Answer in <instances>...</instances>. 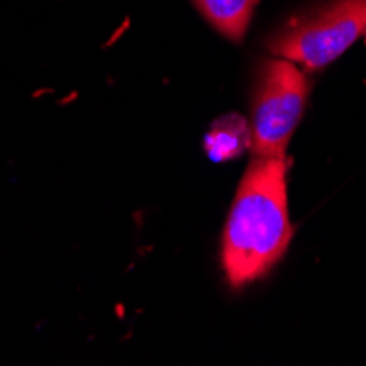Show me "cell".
Masks as SVG:
<instances>
[{
	"instance_id": "obj_3",
	"label": "cell",
	"mask_w": 366,
	"mask_h": 366,
	"mask_svg": "<svg viewBox=\"0 0 366 366\" xmlns=\"http://www.w3.org/2000/svg\"><path fill=\"white\" fill-rule=\"evenodd\" d=\"M310 97V81L290 59L263 61L252 97L254 156H285Z\"/></svg>"
},
{
	"instance_id": "obj_4",
	"label": "cell",
	"mask_w": 366,
	"mask_h": 366,
	"mask_svg": "<svg viewBox=\"0 0 366 366\" xmlns=\"http://www.w3.org/2000/svg\"><path fill=\"white\" fill-rule=\"evenodd\" d=\"M252 145L250 123L242 114L219 117L204 139V152L215 162H226L242 156Z\"/></svg>"
},
{
	"instance_id": "obj_5",
	"label": "cell",
	"mask_w": 366,
	"mask_h": 366,
	"mask_svg": "<svg viewBox=\"0 0 366 366\" xmlns=\"http://www.w3.org/2000/svg\"><path fill=\"white\" fill-rule=\"evenodd\" d=\"M191 3L213 29L232 42L244 40L257 7V0H191Z\"/></svg>"
},
{
	"instance_id": "obj_1",
	"label": "cell",
	"mask_w": 366,
	"mask_h": 366,
	"mask_svg": "<svg viewBox=\"0 0 366 366\" xmlns=\"http://www.w3.org/2000/svg\"><path fill=\"white\" fill-rule=\"evenodd\" d=\"M285 156H257L246 169L224 230V270L239 290L263 277L292 239L285 191Z\"/></svg>"
},
{
	"instance_id": "obj_2",
	"label": "cell",
	"mask_w": 366,
	"mask_h": 366,
	"mask_svg": "<svg viewBox=\"0 0 366 366\" xmlns=\"http://www.w3.org/2000/svg\"><path fill=\"white\" fill-rule=\"evenodd\" d=\"M366 31V0H327L316 9L292 18L268 42L270 53L325 69Z\"/></svg>"
}]
</instances>
